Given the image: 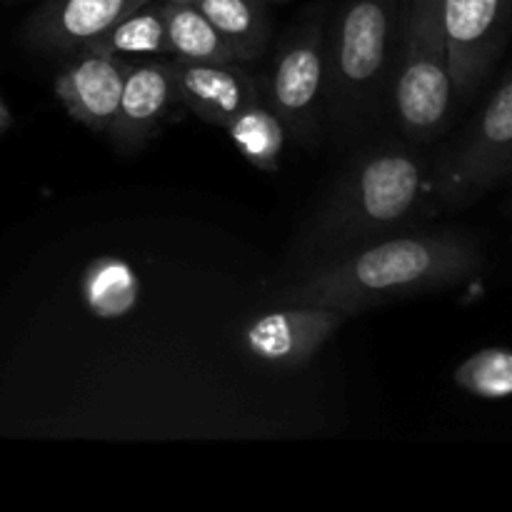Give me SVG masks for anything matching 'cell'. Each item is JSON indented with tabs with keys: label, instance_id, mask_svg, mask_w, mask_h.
I'll return each instance as SVG.
<instances>
[{
	"label": "cell",
	"instance_id": "cell-5",
	"mask_svg": "<svg viewBox=\"0 0 512 512\" xmlns=\"http://www.w3.org/2000/svg\"><path fill=\"white\" fill-rule=\"evenodd\" d=\"M512 175V73L478 118L433 163L435 203H473Z\"/></svg>",
	"mask_w": 512,
	"mask_h": 512
},
{
	"label": "cell",
	"instance_id": "cell-3",
	"mask_svg": "<svg viewBox=\"0 0 512 512\" xmlns=\"http://www.w3.org/2000/svg\"><path fill=\"white\" fill-rule=\"evenodd\" d=\"M403 8L398 0H340L325 33V118L360 133L393 108Z\"/></svg>",
	"mask_w": 512,
	"mask_h": 512
},
{
	"label": "cell",
	"instance_id": "cell-10",
	"mask_svg": "<svg viewBox=\"0 0 512 512\" xmlns=\"http://www.w3.org/2000/svg\"><path fill=\"white\" fill-rule=\"evenodd\" d=\"M150 0H45L25 23V40L45 53H78Z\"/></svg>",
	"mask_w": 512,
	"mask_h": 512
},
{
	"label": "cell",
	"instance_id": "cell-17",
	"mask_svg": "<svg viewBox=\"0 0 512 512\" xmlns=\"http://www.w3.org/2000/svg\"><path fill=\"white\" fill-rule=\"evenodd\" d=\"M455 383L475 398H512V350H478L455 370Z\"/></svg>",
	"mask_w": 512,
	"mask_h": 512
},
{
	"label": "cell",
	"instance_id": "cell-4",
	"mask_svg": "<svg viewBox=\"0 0 512 512\" xmlns=\"http://www.w3.org/2000/svg\"><path fill=\"white\" fill-rule=\"evenodd\" d=\"M455 100L440 0H405L393 85L403 138L413 145L433 143L448 128Z\"/></svg>",
	"mask_w": 512,
	"mask_h": 512
},
{
	"label": "cell",
	"instance_id": "cell-19",
	"mask_svg": "<svg viewBox=\"0 0 512 512\" xmlns=\"http://www.w3.org/2000/svg\"><path fill=\"white\" fill-rule=\"evenodd\" d=\"M10 125H13V115H10V110H8V105H5V100L0 98V135H3L5 130L10 128Z\"/></svg>",
	"mask_w": 512,
	"mask_h": 512
},
{
	"label": "cell",
	"instance_id": "cell-6",
	"mask_svg": "<svg viewBox=\"0 0 512 512\" xmlns=\"http://www.w3.org/2000/svg\"><path fill=\"white\" fill-rule=\"evenodd\" d=\"M270 103L300 145L318 143L325 118V8L280 45L270 75Z\"/></svg>",
	"mask_w": 512,
	"mask_h": 512
},
{
	"label": "cell",
	"instance_id": "cell-8",
	"mask_svg": "<svg viewBox=\"0 0 512 512\" xmlns=\"http://www.w3.org/2000/svg\"><path fill=\"white\" fill-rule=\"evenodd\" d=\"M345 318L340 310L320 305H280L245 328L243 343L263 363L298 368L323 348Z\"/></svg>",
	"mask_w": 512,
	"mask_h": 512
},
{
	"label": "cell",
	"instance_id": "cell-14",
	"mask_svg": "<svg viewBox=\"0 0 512 512\" xmlns=\"http://www.w3.org/2000/svg\"><path fill=\"white\" fill-rule=\"evenodd\" d=\"M200 13L213 23L235 60H255L265 53L270 20L260 0H198Z\"/></svg>",
	"mask_w": 512,
	"mask_h": 512
},
{
	"label": "cell",
	"instance_id": "cell-15",
	"mask_svg": "<svg viewBox=\"0 0 512 512\" xmlns=\"http://www.w3.org/2000/svg\"><path fill=\"white\" fill-rule=\"evenodd\" d=\"M170 53L185 63H230L235 60L218 30L200 13L198 5L160 3ZM240 63V60H238Z\"/></svg>",
	"mask_w": 512,
	"mask_h": 512
},
{
	"label": "cell",
	"instance_id": "cell-11",
	"mask_svg": "<svg viewBox=\"0 0 512 512\" xmlns=\"http://www.w3.org/2000/svg\"><path fill=\"white\" fill-rule=\"evenodd\" d=\"M180 103L175 63L145 60L133 63L125 78L118 113L108 128L110 138L123 150H138L160 133V125Z\"/></svg>",
	"mask_w": 512,
	"mask_h": 512
},
{
	"label": "cell",
	"instance_id": "cell-13",
	"mask_svg": "<svg viewBox=\"0 0 512 512\" xmlns=\"http://www.w3.org/2000/svg\"><path fill=\"white\" fill-rule=\"evenodd\" d=\"M223 128L253 168L263 173H278L288 130L273 105H265L260 98L253 100L240 108Z\"/></svg>",
	"mask_w": 512,
	"mask_h": 512
},
{
	"label": "cell",
	"instance_id": "cell-21",
	"mask_svg": "<svg viewBox=\"0 0 512 512\" xmlns=\"http://www.w3.org/2000/svg\"><path fill=\"white\" fill-rule=\"evenodd\" d=\"M260 3H265V5H268V3H283V0H260Z\"/></svg>",
	"mask_w": 512,
	"mask_h": 512
},
{
	"label": "cell",
	"instance_id": "cell-20",
	"mask_svg": "<svg viewBox=\"0 0 512 512\" xmlns=\"http://www.w3.org/2000/svg\"><path fill=\"white\" fill-rule=\"evenodd\" d=\"M163 3H185V5H195L198 0H163Z\"/></svg>",
	"mask_w": 512,
	"mask_h": 512
},
{
	"label": "cell",
	"instance_id": "cell-1",
	"mask_svg": "<svg viewBox=\"0 0 512 512\" xmlns=\"http://www.w3.org/2000/svg\"><path fill=\"white\" fill-rule=\"evenodd\" d=\"M483 268V253L458 230L388 235L328 260L280 295L283 305H320L355 315L385 300L450 288Z\"/></svg>",
	"mask_w": 512,
	"mask_h": 512
},
{
	"label": "cell",
	"instance_id": "cell-7",
	"mask_svg": "<svg viewBox=\"0 0 512 512\" xmlns=\"http://www.w3.org/2000/svg\"><path fill=\"white\" fill-rule=\"evenodd\" d=\"M455 98L468 100L508 40L512 0H440Z\"/></svg>",
	"mask_w": 512,
	"mask_h": 512
},
{
	"label": "cell",
	"instance_id": "cell-9",
	"mask_svg": "<svg viewBox=\"0 0 512 512\" xmlns=\"http://www.w3.org/2000/svg\"><path fill=\"white\" fill-rule=\"evenodd\" d=\"M130 65V60L118 55L93 48L78 50L55 78V95L70 118L95 133H103L113 125L118 113Z\"/></svg>",
	"mask_w": 512,
	"mask_h": 512
},
{
	"label": "cell",
	"instance_id": "cell-2",
	"mask_svg": "<svg viewBox=\"0 0 512 512\" xmlns=\"http://www.w3.org/2000/svg\"><path fill=\"white\" fill-rule=\"evenodd\" d=\"M438 208L433 165L410 145L385 143L353 160L308 233V255L333 260L400 233Z\"/></svg>",
	"mask_w": 512,
	"mask_h": 512
},
{
	"label": "cell",
	"instance_id": "cell-16",
	"mask_svg": "<svg viewBox=\"0 0 512 512\" xmlns=\"http://www.w3.org/2000/svg\"><path fill=\"white\" fill-rule=\"evenodd\" d=\"M100 53L118 55V58H158L170 53L165 20L160 5L145 3L135 13L125 15L100 40L90 45Z\"/></svg>",
	"mask_w": 512,
	"mask_h": 512
},
{
	"label": "cell",
	"instance_id": "cell-18",
	"mask_svg": "<svg viewBox=\"0 0 512 512\" xmlns=\"http://www.w3.org/2000/svg\"><path fill=\"white\" fill-rule=\"evenodd\" d=\"M85 298L98 315H123L138 298V280L120 260H100L85 280Z\"/></svg>",
	"mask_w": 512,
	"mask_h": 512
},
{
	"label": "cell",
	"instance_id": "cell-12",
	"mask_svg": "<svg viewBox=\"0 0 512 512\" xmlns=\"http://www.w3.org/2000/svg\"><path fill=\"white\" fill-rule=\"evenodd\" d=\"M180 103L200 120L223 128L240 108L260 98V85L238 63H185L175 60Z\"/></svg>",
	"mask_w": 512,
	"mask_h": 512
}]
</instances>
